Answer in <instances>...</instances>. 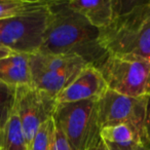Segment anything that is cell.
I'll list each match as a JSON object with an SVG mask.
<instances>
[{"label":"cell","instance_id":"1","mask_svg":"<svg viewBox=\"0 0 150 150\" xmlns=\"http://www.w3.org/2000/svg\"><path fill=\"white\" fill-rule=\"evenodd\" d=\"M50 19L40 54L76 56L100 69L109 57L100 41V30L68 5V1H50Z\"/></svg>","mask_w":150,"mask_h":150},{"label":"cell","instance_id":"2","mask_svg":"<svg viewBox=\"0 0 150 150\" xmlns=\"http://www.w3.org/2000/svg\"><path fill=\"white\" fill-rule=\"evenodd\" d=\"M100 41L109 54L150 61V0L113 18L100 30Z\"/></svg>","mask_w":150,"mask_h":150},{"label":"cell","instance_id":"3","mask_svg":"<svg viewBox=\"0 0 150 150\" xmlns=\"http://www.w3.org/2000/svg\"><path fill=\"white\" fill-rule=\"evenodd\" d=\"M48 3L50 1L38 0L27 11L1 21L2 46L13 52L29 56L39 52L50 19Z\"/></svg>","mask_w":150,"mask_h":150},{"label":"cell","instance_id":"4","mask_svg":"<svg viewBox=\"0 0 150 150\" xmlns=\"http://www.w3.org/2000/svg\"><path fill=\"white\" fill-rule=\"evenodd\" d=\"M72 150H88L100 141L98 101L60 103L52 115Z\"/></svg>","mask_w":150,"mask_h":150},{"label":"cell","instance_id":"5","mask_svg":"<svg viewBox=\"0 0 150 150\" xmlns=\"http://www.w3.org/2000/svg\"><path fill=\"white\" fill-rule=\"evenodd\" d=\"M88 63L76 56L44 54L29 56L31 86L46 93L56 100L57 96L76 78Z\"/></svg>","mask_w":150,"mask_h":150},{"label":"cell","instance_id":"6","mask_svg":"<svg viewBox=\"0 0 150 150\" xmlns=\"http://www.w3.org/2000/svg\"><path fill=\"white\" fill-rule=\"evenodd\" d=\"M100 72L108 90L132 98L150 95V61L109 54Z\"/></svg>","mask_w":150,"mask_h":150},{"label":"cell","instance_id":"7","mask_svg":"<svg viewBox=\"0 0 150 150\" xmlns=\"http://www.w3.org/2000/svg\"><path fill=\"white\" fill-rule=\"evenodd\" d=\"M56 105L52 97L32 86H21L16 88L15 110L20 119L28 150L40 125L52 118Z\"/></svg>","mask_w":150,"mask_h":150},{"label":"cell","instance_id":"8","mask_svg":"<svg viewBox=\"0 0 150 150\" xmlns=\"http://www.w3.org/2000/svg\"><path fill=\"white\" fill-rule=\"evenodd\" d=\"M149 96L132 98L107 90L98 101V120L101 127L127 123L144 136L146 109ZM146 139V138H145Z\"/></svg>","mask_w":150,"mask_h":150},{"label":"cell","instance_id":"9","mask_svg":"<svg viewBox=\"0 0 150 150\" xmlns=\"http://www.w3.org/2000/svg\"><path fill=\"white\" fill-rule=\"evenodd\" d=\"M107 90L108 88L100 70L88 65L80 71L76 78L57 96L56 103L99 101Z\"/></svg>","mask_w":150,"mask_h":150},{"label":"cell","instance_id":"10","mask_svg":"<svg viewBox=\"0 0 150 150\" xmlns=\"http://www.w3.org/2000/svg\"><path fill=\"white\" fill-rule=\"evenodd\" d=\"M100 139L107 150H139L148 146L145 136L127 123L101 127Z\"/></svg>","mask_w":150,"mask_h":150},{"label":"cell","instance_id":"11","mask_svg":"<svg viewBox=\"0 0 150 150\" xmlns=\"http://www.w3.org/2000/svg\"><path fill=\"white\" fill-rule=\"evenodd\" d=\"M0 82L15 88L31 86L29 54L13 52L0 59Z\"/></svg>","mask_w":150,"mask_h":150},{"label":"cell","instance_id":"12","mask_svg":"<svg viewBox=\"0 0 150 150\" xmlns=\"http://www.w3.org/2000/svg\"><path fill=\"white\" fill-rule=\"evenodd\" d=\"M68 5L99 30L112 21V0H71Z\"/></svg>","mask_w":150,"mask_h":150},{"label":"cell","instance_id":"13","mask_svg":"<svg viewBox=\"0 0 150 150\" xmlns=\"http://www.w3.org/2000/svg\"><path fill=\"white\" fill-rule=\"evenodd\" d=\"M0 150H28L16 110H13L11 118L2 131V142Z\"/></svg>","mask_w":150,"mask_h":150},{"label":"cell","instance_id":"14","mask_svg":"<svg viewBox=\"0 0 150 150\" xmlns=\"http://www.w3.org/2000/svg\"><path fill=\"white\" fill-rule=\"evenodd\" d=\"M16 88L3 82H0V129L6 125L13 110L16 102Z\"/></svg>","mask_w":150,"mask_h":150},{"label":"cell","instance_id":"15","mask_svg":"<svg viewBox=\"0 0 150 150\" xmlns=\"http://www.w3.org/2000/svg\"><path fill=\"white\" fill-rule=\"evenodd\" d=\"M54 131V123L52 118L42 123L34 137L29 150H52Z\"/></svg>","mask_w":150,"mask_h":150},{"label":"cell","instance_id":"16","mask_svg":"<svg viewBox=\"0 0 150 150\" xmlns=\"http://www.w3.org/2000/svg\"><path fill=\"white\" fill-rule=\"evenodd\" d=\"M38 0H0V21L11 19L35 5Z\"/></svg>","mask_w":150,"mask_h":150},{"label":"cell","instance_id":"17","mask_svg":"<svg viewBox=\"0 0 150 150\" xmlns=\"http://www.w3.org/2000/svg\"><path fill=\"white\" fill-rule=\"evenodd\" d=\"M54 138H52V150H72L67 142V139L65 138L61 127L57 122H54Z\"/></svg>","mask_w":150,"mask_h":150},{"label":"cell","instance_id":"18","mask_svg":"<svg viewBox=\"0 0 150 150\" xmlns=\"http://www.w3.org/2000/svg\"><path fill=\"white\" fill-rule=\"evenodd\" d=\"M144 132H145V138L148 145L150 147V95L148 98L147 109H146V116H145V123H144Z\"/></svg>","mask_w":150,"mask_h":150},{"label":"cell","instance_id":"19","mask_svg":"<svg viewBox=\"0 0 150 150\" xmlns=\"http://www.w3.org/2000/svg\"><path fill=\"white\" fill-rule=\"evenodd\" d=\"M11 54H13V52H11V50L4 47V46H0V59L5 58V57L11 56Z\"/></svg>","mask_w":150,"mask_h":150},{"label":"cell","instance_id":"20","mask_svg":"<svg viewBox=\"0 0 150 150\" xmlns=\"http://www.w3.org/2000/svg\"><path fill=\"white\" fill-rule=\"evenodd\" d=\"M88 150H107V149H106V146H105L104 143H103V141L100 139V141H99L96 145H94L91 149H88Z\"/></svg>","mask_w":150,"mask_h":150},{"label":"cell","instance_id":"21","mask_svg":"<svg viewBox=\"0 0 150 150\" xmlns=\"http://www.w3.org/2000/svg\"><path fill=\"white\" fill-rule=\"evenodd\" d=\"M139 150H150V147H148V146H143V147H141Z\"/></svg>","mask_w":150,"mask_h":150},{"label":"cell","instance_id":"22","mask_svg":"<svg viewBox=\"0 0 150 150\" xmlns=\"http://www.w3.org/2000/svg\"><path fill=\"white\" fill-rule=\"evenodd\" d=\"M1 142H2V131L0 129V147H1Z\"/></svg>","mask_w":150,"mask_h":150},{"label":"cell","instance_id":"23","mask_svg":"<svg viewBox=\"0 0 150 150\" xmlns=\"http://www.w3.org/2000/svg\"><path fill=\"white\" fill-rule=\"evenodd\" d=\"M0 27H1V21H0ZM0 46H2V43H1V35H0Z\"/></svg>","mask_w":150,"mask_h":150}]
</instances>
